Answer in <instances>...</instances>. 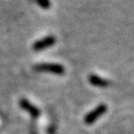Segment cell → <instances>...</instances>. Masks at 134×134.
Listing matches in <instances>:
<instances>
[{"mask_svg": "<svg viewBox=\"0 0 134 134\" xmlns=\"http://www.w3.org/2000/svg\"><path fill=\"white\" fill-rule=\"evenodd\" d=\"M34 70L38 71V72H50V74H54L57 76H63L66 69L63 67L60 64H56V63H42V64H37L34 66Z\"/></svg>", "mask_w": 134, "mask_h": 134, "instance_id": "1", "label": "cell"}, {"mask_svg": "<svg viewBox=\"0 0 134 134\" xmlns=\"http://www.w3.org/2000/svg\"><path fill=\"white\" fill-rule=\"evenodd\" d=\"M57 42V39L55 36L53 35H49V36H46L42 39H39L37 40L35 43L33 44V50L36 51V52H39V51H43L45 49L50 48L54 46Z\"/></svg>", "mask_w": 134, "mask_h": 134, "instance_id": "2", "label": "cell"}, {"mask_svg": "<svg viewBox=\"0 0 134 134\" xmlns=\"http://www.w3.org/2000/svg\"><path fill=\"white\" fill-rule=\"evenodd\" d=\"M107 110V106L103 103H101L99 105L96 107L93 110H91L90 113H87L85 117V123L86 124H92L93 122H96L97 118H99L101 115L104 114Z\"/></svg>", "mask_w": 134, "mask_h": 134, "instance_id": "3", "label": "cell"}, {"mask_svg": "<svg viewBox=\"0 0 134 134\" xmlns=\"http://www.w3.org/2000/svg\"><path fill=\"white\" fill-rule=\"evenodd\" d=\"M20 106L24 110L28 111L29 114L31 115V116H33L34 118L38 117L39 115H40V110L36 106H34L30 101H28L27 99H25V98H22L20 100Z\"/></svg>", "mask_w": 134, "mask_h": 134, "instance_id": "4", "label": "cell"}, {"mask_svg": "<svg viewBox=\"0 0 134 134\" xmlns=\"http://www.w3.org/2000/svg\"><path fill=\"white\" fill-rule=\"evenodd\" d=\"M88 81H90V82H91L92 86H99V87H105V86H108L110 85L108 80L98 77L96 75H91L88 77Z\"/></svg>", "mask_w": 134, "mask_h": 134, "instance_id": "5", "label": "cell"}, {"mask_svg": "<svg viewBox=\"0 0 134 134\" xmlns=\"http://www.w3.org/2000/svg\"><path fill=\"white\" fill-rule=\"evenodd\" d=\"M37 3L43 9H49L51 7V0H37Z\"/></svg>", "mask_w": 134, "mask_h": 134, "instance_id": "6", "label": "cell"}, {"mask_svg": "<svg viewBox=\"0 0 134 134\" xmlns=\"http://www.w3.org/2000/svg\"><path fill=\"white\" fill-rule=\"evenodd\" d=\"M33 134H37V133H33Z\"/></svg>", "mask_w": 134, "mask_h": 134, "instance_id": "7", "label": "cell"}]
</instances>
